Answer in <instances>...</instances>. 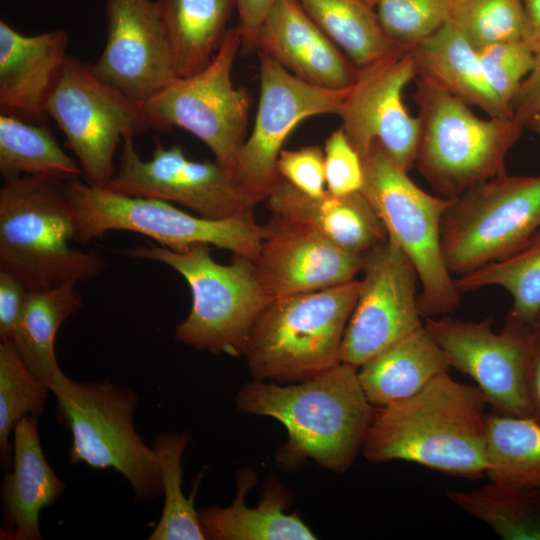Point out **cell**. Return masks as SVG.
Returning a JSON list of instances; mask_svg holds the SVG:
<instances>
[{
	"instance_id": "obj_13",
	"label": "cell",
	"mask_w": 540,
	"mask_h": 540,
	"mask_svg": "<svg viewBox=\"0 0 540 540\" xmlns=\"http://www.w3.org/2000/svg\"><path fill=\"white\" fill-rule=\"evenodd\" d=\"M107 188L121 194L174 202L209 219L254 218L257 202L216 160L195 161L179 145L155 144L149 160L133 138L122 141L119 166Z\"/></svg>"
},
{
	"instance_id": "obj_33",
	"label": "cell",
	"mask_w": 540,
	"mask_h": 540,
	"mask_svg": "<svg viewBox=\"0 0 540 540\" xmlns=\"http://www.w3.org/2000/svg\"><path fill=\"white\" fill-rule=\"evenodd\" d=\"M460 293L499 286L512 296L508 319L532 327L540 314V229L512 255L454 278Z\"/></svg>"
},
{
	"instance_id": "obj_27",
	"label": "cell",
	"mask_w": 540,
	"mask_h": 540,
	"mask_svg": "<svg viewBox=\"0 0 540 540\" xmlns=\"http://www.w3.org/2000/svg\"><path fill=\"white\" fill-rule=\"evenodd\" d=\"M175 73L193 75L213 59L229 28L235 0H157Z\"/></svg>"
},
{
	"instance_id": "obj_45",
	"label": "cell",
	"mask_w": 540,
	"mask_h": 540,
	"mask_svg": "<svg viewBox=\"0 0 540 540\" xmlns=\"http://www.w3.org/2000/svg\"><path fill=\"white\" fill-rule=\"evenodd\" d=\"M525 14L523 41L535 54H540V0H522Z\"/></svg>"
},
{
	"instance_id": "obj_12",
	"label": "cell",
	"mask_w": 540,
	"mask_h": 540,
	"mask_svg": "<svg viewBox=\"0 0 540 540\" xmlns=\"http://www.w3.org/2000/svg\"><path fill=\"white\" fill-rule=\"evenodd\" d=\"M89 185L107 187L114 155L128 137L151 130L142 103L99 78L91 66L69 56L47 104Z\"/></svg>"
},
{
	"instance_id": "obj_40",
	"label": "cell",
	"mask_w": 540,
	"mask_h": 540,
	"mask_svg": "<svg viewBox=\"0 0 540 540\" xmlns=\"http://www.w3.org/2000/svg\"><path fill=\"white\" fill-rule=\"evenodd\" d=\"M277 172L282 180L307 195L320 196L326 191L324 151L319 146L282 149Z\"/></svg>"
},
{
	"instance_id": "obj_39",
	"label": "cell",
	"mask_w": 540,
	"mask_h": 540,
	"mask_svg": "<svg viewBox=\"0 0 540 540\" xmlns=\"http://www.w3.org/2000/svg\"><path fill=\"white\" fill-rule=\"evenodd\" d=\"M323 151L326 190L339 196L360 192L364 181L362 159L342 128L330 134Z\"/></svg>"
},
{
	"instance_id": "obj_10",
	"label": "cell",
	"mask_w": 540,
	"mask_h": 540,
	"mask_svg": "<svg viewBox=\"0 0 540 540\" xmlns=\"http://www.w3.org/2000/svg\"><path fill=\"white\" fill-rule=\"evenodd\" d=\"M540 229V175L493 177L450 199L440 226L451 275H465L522 248Z\"/></svg>"
},
{
	"instance_id": "obj_2",
	"label": "cell",
	"mask_w": 540,
	"mask_h": 540,
	"mask_svg": "<svg viewBox=\"0 0 540 540\" xmlns=\"http://www.w3.org/2000/svg\"><path fill=\"white\" fill-rule=\"evenodd\" d=\"M357 370L340 362L299 384L285 386L253 378L237 392L235 403L242 412L283 424L288 441L277 460L284 467L311 459L324 469L344 473L363 447L375 410Z\"/></svg>"
},
{
	"instance_id": "obj_41",
	"label": "cell",
	"mask_w": 540,
	"mask_h": 540,
	"mask_svg": "<svg viewBox=\"0 0 540 540\" xmlns=\"http://www.w3.org/2000/svg\"><path fill=\"white\" fill-rule=\"evenodd\" d=\"M28 289L7 272L0 271V339L12 340Z\"/></svg>"
},
{
	"instance_id": "obj_37",
	"label": "cell",
	"mask_w": 540,
	"mask_h": 540,
	"mask_svg": "<svg viewBox=\"0 0 540 540\" xmlns=\"http://www.w3.org/2000/svg\"><path fill=\"white\" fill-rule=\"evenodd\" d=\"M453 3L454 0H380L374 9L387 36L409 49L449 20Z\"/></svg>"
},
{
	"instance_id": "obj_23",
	"label": "cell",
	"mask_w": 540,
	"mask_h": 540,
	"mask_svg": "<svg viewBox=\"0 0 540 540\" xmlns=\"http://www.w3.org/2000/svg\"><path fill=\"white\" fill-rule=\"evenodd\" d=\"M273 216L303 222L340 247L364 255L388 239L387 231L362 192L310 196L282 180L266 199Z\"/></svg>"
},
{
	"instance_id": "obj_20",
	"label": "cell",
	"mask_w": 540,
	"mask_h": 540,
	"mask_svg": "<svg viewBox=\"0 0 540 540\" xmlns=\"http://www.w3.org/2000/svg\"><path fill=\"white\" fill-rule=\"evenodd\" d=\"M68 45L64 29L24 35L0 21L1 114L46 121L47 104L69 57Z\"/></svg>"
},
{
	"instance_id": "obj_28",
	"label": "cell",
	"mask_w": 540,
	"mask_h": 540,
	"mask_svg": "<svg viewBox=\"0 0 540 540\" xmlns=\"http://www.w3.org/2000/svg\"><path fill=\"white\" fill-rule=\"evenodd\" d=\"M83 305L76 284L47 290H28L12 342L32 374L49 389L62 372L55 356L61 324Z\"/></svg>"
},
{
	"instance_id": "obj_25",
	"label": "cell",
	"mask_w": 540,
	"mask_h": 540,
	"mask_svg": "<svg viewBox=\"0 0 540 540\" xmlns=\"http://www.w3.org/2000/svg\"><path fill=\"white\" fill-rule=\"evenodd\" d=\"M450 368L443 350L423 325L369 358L357 373L368 401L383 407L413 396Z\"/></svg>"
},
{
	"instance_id": "obj_34",
	"label": "cell",
	"mask_w": 540,
	"mask_h": 540,
	"mask_svg": "<svg viewBox=\"0 0 540 540\" xmlns=\"http://www.w3.org/2000/svg\"><path fill=\"white\" fill-rule=\"evenodd\" d=\"M191 441L188 432L159 433L152 448L158 460L164 506L149 540H205L194 507L200 476L190 497L182 491L183 454Z\"/></svg>"
},
{
	"instance_id": "obj_11",
	"label": "cell",
	"mask_w": 540,
	"mask_h": 540,
	"mask_svg": "<svg viewBox=\"0 0 540 540\" xmlns=\"http://www.w3.org/2000/svg\"><path fill=\"white\" fill-rule=\"evenodd\" d=\"M242 44L238 27L229 28L211 62L199 72L176 76L141 102L153 130L182 128L199 138L215 160L235 175L246 140L251 96L235 88L233 65Z\"/></svg>"
},
{
	"instance_id": "obj_35",
	"label": "cell",
	"mask_w": 540,
	"mask_h": 540,
	"mask_svg": "<svg viewBox=\"0 0 540 540\" xmlns=\"http://www.w3.org/2000/svg\"><path fill=\"white\" fill-rule=\"evenodd\" d=\"M50 389L28 369L10 340L0 342V462L2 471L12 466L10 436L24 417H39L45 410Z\"/></svg>"
},
{
	"instance_id": "obj_22",
	"label": "cell",
	"mask_w": 540,
	"mask_h": 540,
	"mask_svg": "<svg viewBox=\"0 0 540 540\" xmlns=\"http://www.w3.org/2000/svg\"><path fill=\"white\" fill-rule=\"evenodd\" d=\"M12 435V466L5 472L0 492L5 526L0 538L41 540L40 512L54 504L64 492L65 484L44 456L37 417L19 420Z\"/></svg>"
},
{
	"instance_id": "obj_14",
	"label": "cell",
	"mask_w": 540,
	"mask_h": 540,
	"mask_svg": "<svg viewBox=\"0 0 540 540\" xmlns=\"http://www.w3.org/2000/svg\"><path fill=\"white\" fill-rule=\"evenodd\" d=\"M260 97L254 126L240 151L235 177L257 203L266 200L282 181L277 161L283 144L304 119L339 113L346 89H328L294 76L259 51Z\"/></svg>"
},
{
	"instance_id": "obj_15",
	"label": "cell",
	"mask_w": 540,
	"mask_h": 540,
	"mask_svg": "<svg viewBox=\"0 0 540 540\" xmlns=\"http://www.w3.org/2000/svg\"><path fill=\"white\" fill-rule=\"evenodd\" d=\"M450 364L467 374L499 413L531 417L526 387L535 332L507 319L499 331L493 319L461 321L450 316L424 319Z\"/></svg>"
},
{
	"instance_id": "obj_30",
	"label": "cell",
	"mask_w": 540,
	"mask_h": 540,
	"mask_svg": "<svg viewBox=\"0 0 540 540\" xmlns=\"http://www.w3.org/2000/svg\"><path fill=\"white\" fill-rule=\"evenodd\" d=\"M485 475L491 482L540 492V423L532 417L488 414Z\"/></svg>"
},
{
	"instance_id": "obj_19",
	"label": "cell",
	"mask_w": 540,
	"mask_h": 540,
	"mask_svg": "<svg viewBox=\"0 0 540 540\" xmlns=\"http://www.w3.org/2000/svg\"><path fill=\"white\" fill-rule=\"evenodd\" d=\"M254 260L267 295L308 293L356 279L364 255L348 251L300 221L273 216Z\"/></svg>"
},
{
	"instance_id": "obj_26",
	"label": "cell",
	"mask_w": 540,
	"mask_h": 540,
	"mask_svg": "<svg viewBox=\"0 0 540 540\" xmlns=\"http://www.w3.org/2000/svg\"><path fill=\"white\" fill-rule=\"evenodd\" d=\"M417 76L425 77L489 117L513 115L499 102L484 75L478 51L448 20L408 49Z\"/></svg>"
},
{
	"instance_id": "obj_5",
	"label": "cell",
	"mask_w": 540,
	"mask_h": 540,
	"mask_svg": "<svg viewBox=\"0 0 540 540\" xmlns=\"http://www.w3.org/2000/svg\"><path fill=\"white\" fill-rule=\"evenodd\" d=\"M125 253L168 265L189 285L192 306L176 327V341L211 354L243 355L256 320L272 301L252 259L234 255L230 264H220L206 244L176 251L148 242Z\"/></svg>"
},
{
	"instance_id": "obj_6",
	"label": "cell",
	"mask_w": 540,
	"mask_h": 540,
	"mask_svg": "<svg viewBox=\"0 0 540 540\" xmlns=\"http://www.w3.org/2000/svg\"><path fill=\"white\" fill-rule=\"evenodd\" d=\"M359 279L273 299L256 320L243 352L254 379L303 381L340 363Z\"/></svg>"
},
{
	"instance_id": "obj_32",
	"label": "cell",
	"mask_w": 540,
	"mask_h": 540,
	"mask_svg": "<svg viewBox=\"0 0 540 540\" xmlns=\"http://www.w3.org/2000/svg\"><path fill=\"white\" fill-rule=\"evenodd\" d=\"M448 499L506 540H540V492L489 481L469 491L448 490Z\"/></svg>"
},
{
	"instance_id": "obj_4",
	"label": "cell",
	"mask_w": 540,
	"mask_h": 540,
	"mask_svg": "<svg viewBox=\"0 0 540 540\" xmlns=\"http://www.w3.org/2000/svg\"><path fill=\"white\" fill-rule=\"evenodd\" d=\"M414 98L420 137L415 166L446 199L506 173V156L524 126L513 116L480 118L470 105L418 76Z\"/></svg>"
},
{
	"instance_id": "obj_46",
	"label": "cell",
	"mask_w": 540,
	"mask_h": 540,
	"mask_svg": "<svg viewBox=\"0 0 540 540\" xmlns=\"http://www.w3.org/2000/svg\"><path fill=\"white\" fill-rule=\"evenodd\" d=\"M540 137V113L535 115L527 124Z\"/></svg>"
},
{
	"instance_id": "obj_17",
	"label": "cell",
	"mask_w": 540,
	"mask_h": 540,
	"mask_svg": "<svg viewBox=\"0 0 540 540\" xmlns=\"http://www.w3.org/2000/svg\"><path fill=\"white\" fill-rule=\"evenodd\" d=\"M416 76L408 49L358 69L338 115L361 159L378 142L406 172L415 166L420 119L404 105L403 91Z\"/></svg>"
},
{
	"instance_id": "obj_16",
	"label": "cell",
	"mask_w": 540,
	"mask_h": 540,
	"mask_svg": "<svg viewBox=\"0 0 540 540\" xmlns=\"http://www.w3.org/2000/svg\"><path fill=\"white\" fill-rule=\"evenodd\" d=\"M358 297L347 323L340 362L359 368L369 358L422 327L417 271L389 237L366 252Z\"/></svg>"
},
{
	"instance_id": "obj_21",
	"label": "cell",
	"mask_w": 540,
	"mask_h": 540,
	"mask_svg": "<svg viewBox=\"0 0 540 540\" xmlns=\"http://www.w3.org/2000/svg\"><path fill=\"white\" fill-rule=\"evenodd\" d=\"M254 47L299 79L328 89L353 85L358 68L296 0H278L261 25Z\"/></svg>"
},
{
	"instance_id": "obj_36",
	"label": "cell",
	"mask_w": 540,
	"mask_h": 540,
	"mask_svg": "<svg viewBox=\"0 0 540 540\" xmlns=\"http://www.w3.org/2000/svg\"><path fill=\"white\" fill-rule=\"evenodd\" d=\"M449 21L477 50L523 40L525 31L522 0H454Z\"/></svg>"
},
{
	"instance_id": "obj_47",
	"label": "cell",
	"mask_w": 540,
	"mask_h": 540,
	"mask_svg": "<svg viewBox=\"0 0 540 540\" xmlns=\"http://www.w3.org/2000/svg\"><path fill=\"white\" fill-rule=\"evenodd\" d=\"M532 328L538 335H540V314L534 321Z\"/></svg>"
},
{
	"instance_id": "obj_7",
	"label": "cell",
	"mask_w": 540,
	"mask_h": 540,
	"mask_svg": "<svg viewBox=\"0 0 540 540\" xmlns=\"http://www.w3.org/2000/svg\"><path fill=\"white\" fill-rule=\"evenodd\" d=\"M50 391L56 397L57 419L72 435L69 464L112 468L130 483L140 501L162 496L157 457L134 426L139 402L135 391L109 380H74L63 372Z\"/></svg>"
},
{
	"instance_id": "obj_29",
	"label": "cell",
	"mask_w": 540,
	"mask_h": 540,
	"mask_svg": "<svg viewBox=\"0 0 540 540\" xmlns=\"http://www.w3.org/2000/svg\"><path fill=\"white\" fill-rule=\"evenodd\" d=\"M358 69L405 50L380 25L375 9L361 0H296Z\"/></svg>"
},
{
	"instance_id": "obj_3",
	"label": "cell",
	"mask_w": 540,
	"mask_h": 540,
	"mask_svg": "<svg viewBox=\"0 0 540 540\" xmlns=\"http://www.w3.org/2000/svg\"><path fill=\"white\" fill-rule=\"evenodd\" d=\"M65 183L21 176L4 180L0 189V271L28 290L77 284L107 266L100 253L71 247L76 220Z\"/></svg>"
},
{
	"instance_id": "obj_24",
	"label": "cell",
	"mask_w": 540,
	"mask_h": 540,
	"mask_svg": "<svg viewBox=\"0 0 540 540\" xmlns=\"http://www.w3.org/2000/svg\"><path fill=\"white\" fill-rule=\"evenodd\" d=\"M256 473L244 467L237 474V491L228 507L208 506L198 510L206 539L213 540H314L316 535L297 513L287 514L285 489L275 483L265 490L255 507L246 504V495L256 483Z\"/></svg>"
},
{
	"instance_id": "obj_42",
	"label": "cell",
	"mask_w": 540,
	"mask_h": 540,
	"mask_svg": "<svg viewBox=\"0 0 540 540\" xmlns=\"http://www.w3.org/2000/svg\"><path fill=\"white\" fill-rule=\"evenodd\" d=\"M513 117L524 127L540 113V54L535 56V63L523 81L512 104Z\"/></svg>"
},
{
	"instance_id": "obj_43",
	"label": "cell",
	"mask_w": 540,
	"mask_h": 540,
	"mask_svg": "<svg viewBox=\"0 0 540 540\" xmlns=\"http://www.w3.org/2000/svg\"><path fill=\"white\" fill-rule=\"evenodd\" d=\"M278 0H235L242 44L254 46L257 33Z\"/></svg>"
},
{
	"instance_id": "obj_1",
	"label": "cell",
	"mask_w": 540,
	"mask_h": 540,
	"mask_svg": "<svg viewBox=\"0 0 540 540\" xmlns=\"http://www.w3.org/2000/svg\"><path fill=\"white\" fill-rule=\"evenodd\" d=\"M487 404L477 386L441 373L413 396L375 407L363 455L375 463L404 460L454 477L481 478Z\"/></svg>"
},
{
	"instance_id": "obj_8",
	"label": "cell",
	"mask_w": 540,
	"mask_h": 540,
	"mask_svg": "<svg viewBox=\"0 0 540 540\" xmlns=\"http://www.w3.org/2000/svg\"><path fill=\"white\" fill-rule=\"evenodd\" d=\"M65 189L75 214V241L81 244L102 238L109 231H130L171 250L206 244L254 261L267 234V226L254 218L192 215L170 202L92 186L81 177L67 180Z\"/></svg>"
},
{
	"instance_id": "obj_44",
	"label": "cell",
	"mask_w": 540,
	"mask_h": 540,
	"mask_svg": "<svg viewBox=\"0 0 540 540\" xmlns=\"http://www.w3.org/2000/svg\"><path fill=\"white\" fill-rule=\"evenodd\" d=\"M526 387L531 417L540 423V335L536 332L526 375Z\"/></svg>"
},
{
	"instance_id": "obj_18",
	"label": "cell",
	"mask_w": 540,
	"mask_h": 540,
	"mask_svg": "<svg viewBox=\"0 0 540 540\" xmlns=\"http://www.w3.org/2000/svg\"><path fill=\"white\" fill-rule=\"evenodd\" d=\"M106 21L99 78L144 102L177 76L156 1L106 0Z\"/></svg>"
},
{
	"instance_id": "obj_38",
	"label": "cell",
	"mask_w": 540,
	"mask_h": 540,
	"mask_svg": "<svg viewBox=\"0 0 540 540\" xmlns=\"http://www.w3.org/2000/svg\"><path fill=\"white\" fill-rule=\"evenodd\" d=\"M477 51L491 90L513 115L512 104L534 66L536 55L523 40L497 42Z\"/></svg>"
},
{
	"instance_id": "obj_48",
	"label": "cell",
	"mask_w": 540,
	"mask_h": 540,
	"mask_svg": "<svg viewBox=\"0 0 540 540\" xmlns=\"http://www.w3.org/2000/svg\"><path fill=\"white\" fill-rule=\"evenodd\" d=\"M363 1L364 3L368 4L369 6L375 8L376 4L380 1V0H361Z\"/></svg>"
},
{
	"instance_id": "obj_31",
	"label": "cell",
	"mask_w": 540,
	"mask_h": 540,
	"mask_svg": "<svg viewBox=\"0 0 540 540\" xmlns=\"http://www.w3.org/2000/svg\"><path fill=\"white\" fill-rule=\"evenodd\" d=\"M0 172L4 180L42 176L63 181L82 176L78 163L43 123L0 115Z\"/></svg>"
},
{
	"instance_id": "obj_9",
	"label": "cell",
	"mask_w": 540,
	"mask_h": 540,
	"mask_svg": "<svg viewBox=\"0 0 540 540\" xmlns=\"http://www.w3.org/2000/svg\"><path fill=\"white\" fill-rule=\"evenodd\" d=\"M362 165V194L381 219L388 237L417 271L423 319L452 313L460 303V292L446 267L440 235L441 219L450 199L421 189L378 142L362 158Z\"/></svg>"
}]
</instances>
